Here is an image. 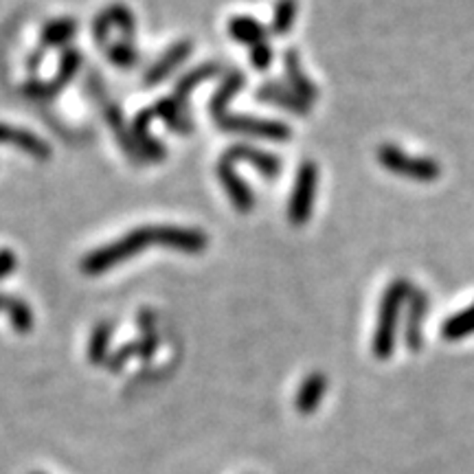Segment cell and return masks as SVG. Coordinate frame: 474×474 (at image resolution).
<instances>
[{
  "label": "cell",
  "instance_id": "12",
  "mask_svg": "<svg viewBox=\"0 0 474 474\" xmlns=\"http://www.w3.org/2000/svg\"><path fill=\"white\" fill-rule=\"evenodd\" d=\"M284 69H285V84H288L301 99L307 103L319 102L321 91L314 82L304 73V64H301V53L296 49H288L284 53Z\"/></svg>",
  "mask_w": 474,
  "mask_h": 474
},
{
  "label": "cell",
  "instance_id": "11",
  "mask_svg": "<svg viewBox=\"0 0 474 474\" xmlns=\"http://www.w3.org/2000/svg\"><path fill=\"white\" fill-rule=\"evenodd\" d=\"M218 179H220L222 187L227 189V196L231 198L233 207L239 213H251L255 207V194L253 187L236 171V165H231L228 160H220L218 163Z\"/></svg>",
  "mask_w": 474,
  "mask_h": 474
},
{
  "label": "cell",
  "instance_id": "27",
  "mask_svg": "<svg viewBox=\"0 0 474 474\" xmlns=\"http://www.w3.org/2000/svg\"><path fill=\"white\" fill-rule=\"evenodd\" d=\"M160 345V338L156 332H143V336L139 341H134V347H137V356L143 358V361H150L154 356L156 349Z\"/></svg>",
  "mask_w": 474,
  "mask_h": 474
},
{
  "label": "cell",
  "instance_id": "28",
  "mask_svg": "<svg viewBox=\"0 0 474 474\" xmlns=\"http://www.w3.org/2000/svg\"><path fill=\"white\" fill-rule=\"evenodd\" d=\"M251 64L257 71H268L273 64V46L268 44V40L262 44H255L251 49Z\"/></svg>",
  "mask_w": 474,
  "mask_h": 474
},
{
  "label": "cell",
  "instance_id": "7",
  "mask_svg": "<svg viewBox=\"0 0 474 474\" xmlns=\"http://www.w3.org/2000/svg\"><path fill=\"white\" fill-rule=\"evenodd\" d=\"M154 244L171 248V251L198 255L205 253L209 247V237L200 228H182V227H154Z\"/></svg>",
  "mask_w": 474,
  "mask_h": 474
},
{
  "label": "cell",
  "instance_id": "30",
  "mask_svg": "<svg viewBox=\"0 0 474 474\" xmlns=\"http://www.w3.org/2000/svg\"><path fill=\"white\" fill-rule=\"evenodd\" d=\"M111 29H112V24H111V20H108L106 12H102L95 20H92V35H95V43L99 46H106L108 38H111Z\"/></svg>",
  "mask_w": 474,
  "mask_h": 474
},
{
  "label": "cell",
  "instance_id": "10",
  "mask_svg": "<svg viewBox=\"0 0 474 474\" xmlns=\"http://www.w3.org/2000/svg\"><path fill=\"white\" fill-rule=\"evenodd\" d=\"M255 99L259 102L270 103V106L284 108V111L296 114V117H307L312 111L310 103L305 99H301L288 84H281V82H266L255 91Z\"/></svg>",
  "mask_w": 474,
  "mask_h": 474
},
{
  "label": "cell",
  "instance_id": "3",
  "mask_svg": "<svg viewBox=\"0 0 474 474\" xmlns=\"http://www.w3.org/2000/svg\"><path fill=\"white\" fill-rule=\"evenodd\" d=\"M376 159L380 168L400 176V179L413 182H435L441 179V163H437L432 156L411 154L395 143H382L376 150Z\"/></svg>",
  "mask_w": 474,
  "mask_h": 474
},
{
  "label": "cell",
  "instance_id": "24",
  "mask_svg": "<svg viewBox=\"0 0 474 474\" xmlns=\"http://www.w3.org/2000/svg\"><path fill=\"white\" fill-rule=\"evenodd\" d=\"M218 71H220V66H218V64H205V66H200V69L191 71L189 75H185L179 82V84H176L174 97L179 99V102L185 103L187 95H189V92L194 91L196 86H200L202 82H207V80H211V77H216Z\"/></svg>",
  "mask_w": 474,
  "mask_h": 474
},
{
  "label": "cell",
  "instance_id": "22",
  "mask_svg": "<svg viewBox=\"0 0 474 474\" xmlns=\"http://www.w3.org/2000/svg\"><path fill=\"white\" fill-rule=\"evenodd\" d=\"M111 343H112V323H99L92 332L91 343H88V361L92 364H103L111 356Z\"/></svg>",
  "mask_w": 474,
  "mask_h": 474
},
{
  "label": "cell",
  "instance_id": "9",
  "mask_svg": "<svg viewBox=\"0 0 474 474\" xmlns=\"http://www.w3.org/2000/svg\"><path fill=\"white\" fill-rule=\"evenodd\" d=\"M82 66V55L77 49H66L60 57V73L53 77L51 82H29L24 84V95L34 97V99H49L57 95L73 77L77 75Z\"/></svg>",
  "mask_w": 474,
  "mask_h": 474
},
{
  "label": "cell",
  "instance_id": "13",
  "mask_svg": "<svg viewBox=\"0 0 474 474\" xmlns=\"http://www.w3.org/2000/svg\"><path fill=\"white\" fill-rule=\"evenodd\" d=\"M327 393V376L321 372L310 373L305 376L304 382H301L299 391L295 395V411L299 415H312L319 411V406L323 402Z\"/></svg>",
  "mask_w": 474,
  "mask_h": 474
},
{
  "label": "cell",
  "instance_id": "18",
  "mask_svg": "<svg viewBox=\"0 0 474 474\" xmlns=\"http://www.w3.org/2000/svg\"><path fill=\"white\" fill-rule=\"evenodd\" d=\"M244 84H247V77L242 75L239 71H231L227 75V80L222 82V86L218 88L216 95L211 97L209 102V112L213 119L222 117V114L228 112V103L233 102V97L237 95L239 91H242Z\"/></svg>",
  "mask_w": 474,
  "mask_h": 474
},
{
  "label": "cell",
  "instance_id": "4",
  "mask_svg": "<svg viewBox=\"0 0 474 474\" xmlns=\"http://www.w3.org/2000/svg\"><path fill=\"white\" fill-rule=\"evenodd\" d=\"M321 169L314 160H304L295 174V185L288 200V220L295 227H304L310 222L314 211L316 194H319Z\"/></svg>",
  "mask_w": 474,
  "mask_h": 474
},
{
  "label": "cell",
  "instance_id": "25",
  "mask_svg": "<svg viewBox=\"0 0 474 474\" xmlns=\"http://www.w3.org/2000/svg\"><path fill=\"white\" fill-rule=\"evenodd\" d=\"M106 55L114 66H119V69H130V66L137 64L139 60L137 49H134V44L130 43V40H121V43L111 44L108 46Z\"/></svg>",
  "mask_w": 474,
  "mask_h": 474
},
{
  "label": "cell",
  "instance_id": "5",
  "mask_svg": "<svg viewBox=\"0 0 474 474\" xmlns=\"http://www.w3.org/2000/svg\"><path fill=\"white\" fill-rule=\"evenodd\" d=\"M218 128L224 132H237L247 134V137L275 140V143H288L293 139V128L284 121H275V119L262 117H248V114H222L216 119Z\"/></svg>",
  "mask_w": 474,
  "mask_h": 474
},
{
  "label": "cell",
  "instance_id": "21",
  "mask_svg": "<svg viewBox=\"0 0 474 474\" xmlns=\"http://www.w3.org/2000/svg\"><path fill=\"white\" fill-rule=\"evenodd\" d=\"M296 12H299V0H277L273 9V20H270L268 31L273 35H285L295 27Z\"/></svg>",
  "mask_w": 474,
  "mask_h": 474
},
{
  "label": "cell",
  "instance_id": "15",
  "mask_svg": "<svg viewBox=\"0 0 474 474\" xmlns=\"http://www.w3.org/2000/svg\"><path fill=\"white\" fill-rule=\"evenodd\" d=\"M0 143L15 145V148L24 150V152L35 156L38 160H49L51 156V148L43 139L27 132V130L7 126V123H0Z\"/></svg>",
  "mask_w": 474,
  "mask_h": 474
},
{
  "label": "cell",
  "instance_id": "14",
  "mask_svg": "<svg viewBox=\"0 0 474 474\" xmlns=\"http://www.w3.org/2000/svg\"><path fill=\"white\" fill-rule=\"evenodd\" d=\"M191 53V43L189 40H180V43H176L174 46H169L168 53L160 57L159 62L145 73V86H156L160 84V82H165L168 77L171 75V71H176L182 62L187 60Z\"/></svg>",
  "mask_w": 474,
  "mask_h": 474
},
{
  "label": "cell",
  "instance_id": "16",
  "mask_svg": "<svg viewBox=\"0 0 474 474\" xmlns=\"http://www.w3.org/2000/svg\"><path fill=\"white\" fill-rule=\"evenodd\" d=\"M227 31L236 43L251 46V49L255 44L266 43V38H268L270 34L268 27H264V24L259 23L257 18H253V15H233V18L228 20Z\"/></svg>",
  "mask_w": 474,
  "mask_h": 474
},
{
  "label": "cell",
  "instance_id": "6",
  "mask_svg": "<svg viewBox=\"0 0 474 474\" xmlns=\"http://www.w3.org/2000/svg\"><path fill=\"white\" fill-rule=\"evenodd\" d=\"M430 316V295L424 288L411 290L402 316V343L411 353H420L426 345V323Z\"/></svg>",
  "mask_w": 474,
  "mask_h": 474
},
{
  "label": "cell",
  "instance_id": "2",
  "mask_svg": "<svg viewBox=\"0 0 474 474\" xmlns=\"http://www.w3.org/2000/svg\"><path fill=\"white\" fill-rule=\"evenodd\" d=\"M154 244V227L134 228L128 236L119 237L117 242L108 244V247L97 248L91 255L82 259V273L84 275H102L106 270L114 268L117 264L126 262V259L134 257V255L143 253L145 248Z\"/></svg>",
  "mask_w": 474,
  "mask_h": 474
},
{
  "label": "cell",
  "instance_id": "31",
  "mask_svg": "<svg viewBox=\"0 0 474 474\" xmlns=\"http://www.w3.org/2000/svg\"><path fill=\"white\" fill-rule=\"evenodd\" d=\"M15 266H18L15 255L9 251V248H3V251H0V279H5L7 275H12L15 270Z\"/></svg>",
  "mask_w": 474,
  "mask_h": 474
},
{
  "label": "cell",
  "instance_id": "26",
  "mask_svg": "<svg viewBox=\"0 0 474 474\" xmlns=\"http://www.w3.org/2000/svg\"><path fill=\"white\" fill-rule=\"evenodd\" d=\"M7 314H9V321H12L14 330L18 332H29L31 327H34V314H31V307L24 304L23 299H9V305H7Z\"/></svg>",
  "mask_w": 474,
  "mask_h": 474
},
{
  "label": "cell",
  "instance_id": "23",
  "mask_svg": "<svg viewBox=\"0 0 474 474\" xmlns=\"http://www.w3.org/2000/svg\"><path fill=\"white\" fill-rule=\"evenodd\" d=\"M103 12H106L112 27H117L119 31H121L123 40H130V43H132L134 34H137V20H134L132 9L123 3H114L108 9H103Z\"/></svg>",
  "mask_w": 474,
  "mask_h": 474
},
{
  "label": "cell",
  "instance_id": "34",
  "mask_svg": "<svg viewBox=\"0 0 474 474\" xmlns=\"http://www.w3.org/2000/svg\"><path fill=\"white\" fill-rule=\"evenodd\" d=\"M31 474H43V472H31Z\"/></svg>",
  "mask_w": 474,
  "mask_h": 474
},
{
  "label": "cell",
  "instance_id": "1",
  "mask_svg": "<svg viewBox=\"0 0 474 474\" xmlns=\"http://www.w3.org/2000/svg\"><path fill=\"white\" fill-rule=\"evenodd\" d=\"M413 284L409 277H395L382 290L378 305V319L373 327L372 352L378 361H391L395 353L400 334V321H402L406 299H409Z\"/></svg>",
  "mask_w": 474,
  "mask_h": 474
},
{
  "label": "cell",
  "instance_id": "19",
  "mask_svg": "<svg viewBox=\"0 0 474 474\" xmlns=\"http://www.w3.org/2000/svg\"><path fill=\"white\" fill-rule=\"evenodd\" d=\"M77 34V20L75 18H57L44 24L43 34H40V51L53 49L71 43Z\"/></svg>",
  "mask_w": 474,
  "mask_h": 474
},
{
  "label": "cell",
  "instance_id": "17",
  "mask_svg": "<svg viewBox=\"0 0 474 474\" xmlns=\"http://www.w3.org/2000/svg\"><path fill=\"white\" fill-rule=\"evenodd\" d=\"M441 338L448 343H459L474 336V301L463 310L455 312L441 323Z\"/></svg>",
  "mask_w": 474,
  "mask_h": 474
},
{
  "label": "cell",
  "instance_id": "29",
  "mask_svg": "<svg viewBox=\"0 0 474 474\" xmlns=\"http://www.w3.org/2000/svg\"><path fill=\"white\" fill-rule=\"evenodd\" d=\"M132 356H137V347H134V343H128L126 347H121L119 352H114V353H111V356H108V361H106L108 369H111L112 373L121 372L123 364H126Z\"/></svg>",
  "mask_w": 474,
  "mask_h": 474
},
{
  "label": "cell",
  "instance_id": "8",
  "mask_svg": "<svg viewBox=\"0 0 474 474\" xmlns=\"http://www.w3.org/2000/svg\"><path fill=\"white\" fill-rule=\"evenodd\" d=\"M224 160H228L231 165L236 163H248L251 168H255L264 179L275 180L277 176L284 171V163H281L279 156H275L273 152H266V150L255 148V145L248 143H237L231 145L222 156Z\"/></svg>",
  "mask_w": 474,
  "mask_h": 474
},
{
  "label": "cell",
  "instance_id": "33",
  "mask_svg": "<svg viewBox=\"0 0 474 474\" xmlns=\"http://www.w3.org/2000/svg\"><path fill=\"white\" fill-rule=\"evenodd\" d=\"M9 299H12V296H7V295H0V310H7V305H9Z\"/></svg>",
  "mask_w": 474,
  "mask_h": 474
},
{
  "label": "cell",
  "instance_id": "20",
  "mask_svg": "<svg viewBox=\"0 0 474 474\" xmlns=\"http://www.w3.org/2000/svg\"><path fill=\"white\" fill-rule=\"evenodd\" d=\"M154 114H159V117L168 123L169 130H176V132L187 134L194 130V123H191L189 117L185 114V103L179 102L176 97L160 99L154 106Z\"/></svg>",
  "mask_w": 474,
  "mask_h": 474
},
{
  "label": "cell",
  "instance_id": "32",
  "mask_svg": "<svg viewBox=\"0 0 474 474\" xmlns=\"http://www.w3.org/2000/svg\"><path fill=\"white\" fill-rule=\"evenodd\" d=\"M137 323H139L140 332H152V330H154V316H152V312H150V310L139 312Z\"/></svg>",
  "mask_w": 474,
  "mask_h": 474
}]
</instances>
